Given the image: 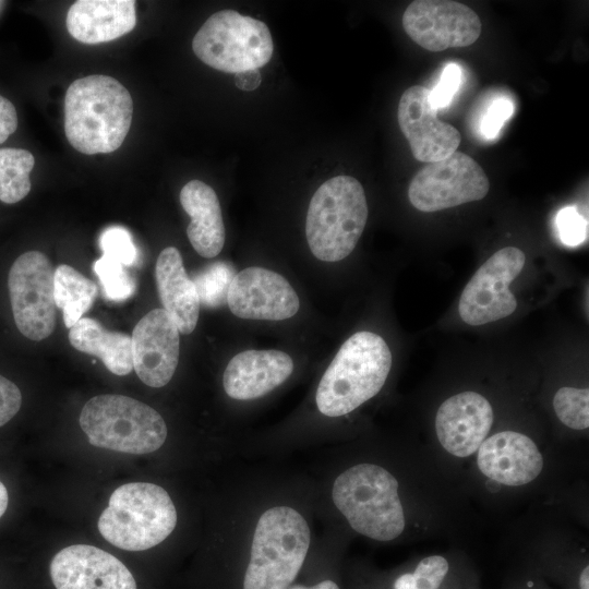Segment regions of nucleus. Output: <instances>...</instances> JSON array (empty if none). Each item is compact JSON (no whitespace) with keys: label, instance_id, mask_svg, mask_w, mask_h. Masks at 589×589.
<instances>
[{"label":"nucleus","instance_id":"obj_17","mask_svg":"<svg viewBox=\"0 0 589 589\" xmlns=\"http://www.w3.org/2000/svg\"><path fill=\"white\" fill-rule=\"evenodd\" d=\"M493 423V409L482 395L462 392L446 399L435 417L441 445L452 455L467 457L478 450Z\"/></svg>","mask_w":589,"mask_h":589},{"label":"nucleus","instance_id":"obj_9","mask_svg":"<svg viewBox=\"0 0 589 589\" xmlns=\"http://www.w3.org/2000/svg\"><path fill=\"white\" fill-rule=\"evenodd\" d=\"M55 271L39 251H27L12 264L8 288L20 333L35 341L49 337L56 326Z\"/></svg>","mask_w":589,"mask_h":589},{"label":"nucleus","instance_id":"obj_36","mask_svg":"<svg viewBox=\"0 0 589 589\" xmlns=\"http://www.w3.org/2000/svg\"><path fill=\"white\" fill-rule=\"evenodd\" d=\"M236 86L245 92H251L261 84V74L257 69L247 70L235 74Z\"/></svg>","mask_w":589,"mask_h":589},{"label":"nucleus","instance_id":"obj_20","mask_svg":"<svg viewBox=\"0 0 589 589\" xmlns=\"http://www.w3.org/2000/svg\"><path fill=\"white\" fill-rule=\"evenodd\" d=\"M65 25L83 44H99L130 33L136 25L133 0H79L69 9Z\"/></svg>","mask_w":589,"mask_h":589},{"label":"nucleus","instance_id":"obj_30","mask_svg":"<svg viewBox=\"0 0 589 589\" xmlns=\"http://www.w3.org/2000/svg\"><path fill=\"white\" fill-rule=\"evenodd\" d=\"M99 245L106 255L124 266H133L139 261V251L128 229L121 226L106 228L99 237Z\"/></svg>","mask_w":589,"mask_h":589},{"label":"nucleus","instance_id":"obj_16","mask_svg":"<svg viewBox=\"0 0 589 589\" xmlns=\"http://www.w3.org/2000/svg\"><path fill=\"white\" fill-rule=\"evenodd\" d=\"M49 570L56 589H136L128 567L93 545L74 544L60 550Z\"/></svg>","mask_w":589,"mask_h":589},{"label":"nucleus","instance_id":"obj_28","mask_svg":"<svg viewBox=\"0 0 589 589\" xmlns=\"http://www.w3.org/2000/svg\"><path fill=\"white\" fill-rule=\"evenodd\" d=\"M558 419L568 428L585 430L589 426L588 388L562 387L553 398Z\"/></svg>","mask_w":589,"mask_h":589},{"label":"nucleus","instance_id":"obj_29","mask_svg":"<svg viewBox=\"0 0 589 589\" xmlns=\"http://www.w3.org/2000/svg\"><path fill=\"white\" fill-rule=\"evenodd\" d=\"M448 568V562L443 556L424 557L412 573L396 578L393 589H438Z\"/></svg>","mask_w":589,"mask_h":589},{"label":"nucleus","instance_id":"obj_23","mask_svg":"<svg viewBox=\"0 0 589 589\" xmlns=\"http://www.w3.org/2000/svg\"><path fill=\"white\" fill-rule=\"evenodd\" d=\"M69 341L76 350L99 358L116 375L133 370L131 336L110 332L94 318L81 317L70 328Z\"/></svg>","mask_w":589,"mask_h":589},{"label":"nucleus","instance_id":"obj_21","mask_svg":"<svg viewBox=\"0 0 589 589\" xmlns=\"http://www.w3.org/2000/svg\"><path fill=\"white\" fill-rule=\"evenodd\" d=\"M155 277L163 309L180 333L191 334L197 324L201 303L177 248L168 247L159 253Z\"/></svg>","mask_w":589,"mask_h":589},{"label":"nucleus","instance_id":"obj_11","mask_svg":"<svg viewBox=\"0 0 589 589\" xmlns=\"http://www.w3.org/2000/svg\"><path fill=\"white\" fill-rule=\"evenodd\" d=\"M525 262V253L515 247L503 248L490 256L462 290L458 303L461 320L479 326L510 315L517 300L509 285L520 274Z\"/></svg>","mask_w":589,"mask_h":589},{"label":"nucleus","instance_id":"obj_27","mask_svg":"<svg viewBox=\"0 0 589 589\" xmlns=\"http://www.w3.org/2000/svg\"><path fill=\"white\" fill-rule=\"evenodd\" d=\"M104 289L105 297L115 302L129 299L135 292L134 278L121 263L103 255L93 265Z\"/></svg>","mask_w":589,"mask_h":589},{"label":"nucleus","instance_id":"obj_18","mask_svg":"<svg viewBox=\"0 0 589 589\" xmlns=\"http://www.w3.org/2000/svg\"><path fill=\"white\" fill-rule=\"evenodd\" d=\"M478 450L480 471L492 481L505 485L527 484L543 468V458L536 443L518 432L496 433L483 441Z\"/></svg>","mask_w":589,"mask_h":589},{"label":"nucleus","instance_id":"obj_31","mask_svg":"<svg viewBox=\"0 0 589 589\" xmlns=\"http://www.w3.org/2000/svg\"><path fill=\"white\" fill-rule=\"evenodd\" d=\"M556 226L561 241L576 247L587 238V221L575 206L562 208L556 216Z\"/></svg>","mask_w":589,"mask_h":589},{"label":"nucleus","instance_id":"obj_12","mask_svg":"<svg viewBox=\"0 0 589 589\" xmlns=\"http://www.w3.org/2000/svg\"><path fill=\"white\" fill-rule=\"evenodd\" d=\"M407 35L429 51L462 48L480 37L482 24L468 5L449 0H416L401 19Z\"/></svg>","mask_w":589,"mask_h":589},{"label":"nucleus","instance_id":"obj_33","mask_svg":"<svg viewBox=\"0 0 589 589\" xmlns=\"http://www.w3.org/2000/svg\"><path fill=\"white\" fill-rule=\"evenodd\" d=\"M514 113V105L507 98H497L489 106L481 121V133L486 139H495L506 120Z\"/></svg>","mask_w":589,"mask_h":589},{"label":"nucleus","instance_id":"obj_4","mask_svg":"<svg viewBox=\"0 0 589 589\" xmlns=\"http://www.w3.org/2000/svg\"><path fill=\"white\" fill-rule=\"evenodd\" d=\"M332 496L351 528L368 538L389 541L405 529L398 482L377 465L359 464L345 470L335 480Z\"/></svg>","mask_w":589,"mask_h":589},{"label":"nucleus","instance_id":"obj_38","mask_svg":"<svg viewBox=\"0 0 589 589\" xmlns=\"http://www.w3.org/2000/svg\"><path fill=\"white\" fill-rule=\"evenodd\" d=\"M9 503V495L5 485L0 481V518L7 510Z\"/></svg>","mask_w":589,"mask_h":589},{"label":"nucleus","instance_id":"obj_37","mask_svg":"<svg viewBox=\"0 0 589 589\" xmlns=\"http://www.w3.org/2000/svg\"><path fill=\"white\" fill-rule=\"evenodd\" d=\"M288 589H339L338 586L332 580L321 581L312 587H305L301 585L292 586Z\"/></svg>","mask_w":589,"mask_h":589},{"label":"nucleus","instance_id":"obj_32","mask_svg":"<svg viewBox=\"0 0 589 589\" xmlns=\"http://www.w3.org/2000/svg\"><path fill=\"white\" fill-rule=\"evenodd\" d=\"M461 76L459 65L449 63L444 68L437 85L430 91V100L437 110L449 105L459 88Z\"/></svg>","mask_w":589,"mask_h":589},{"label":"nucleus","instance_id":"obj_39","mask_svg":"<svg viewBox=\"0 0 589 589\" xmlns=\"http://www.w3.org/2000/svg\"><path fill=\"white\" fill-rule=\"evenodd\" d=\"M589 567L586 566L580 576H579V587L580 589H589Z\"/></svg>","mask_w":589,"mask_h":589},{"label":"nucleus","instance_id":"obj_15","mask_svg":"<svg viewBox=\"0 0 589 589\" xmlns=\"http://www.w3.org/2000/svg\"><path fill=\"white\" fill-rule=\"evenodd\" d=\"M179 329L164 309H154L135 325L132 339L133 369L149 387L159 388L172 378L180 352Z\"/></svg>","mask_w":589,"mask_h":589},{"label":"nucleus","instance_id":"obj_3","mask_svg":"<svg viewBox=\"0 0 589 589\" xmlns=\"http://www.w3.org/2000/svg\"><path fill=\"white\" fill-rule=\"evenodd\" d=\"M368 204L361 183L350 176L326 180L308 208L305 236L312 254L324 262L347 257L366 224Z\"/></svg>","mask_w":589,"mask_h":589},{"label":"nucleus","instance_id":"obj_13","mask_svg":"<svg viewBox=\"0 0 589 589\" xmlns=\"http://www.w3.org/2000/svg\"><path fill=\"white\" fill-rule=\"evenodd\" d=\"M399 128L413 157L423 163L442 160L457 151L461 135L452 124L437 117L430 100V91L421 85L407 88L398 104Z\"/></svg>","mask_w":589,"mask_h":589},{"label":"nucleus","instance_id":"obj_14","mask_svg":"<svg viewBox=\"0 0 589 589\" xmlns=\"http://www.w3.org/2000/svg\"><path fill=\"white\" fill-rule=\"evenodd\" d=\"M227 304L238 317L281 321L300 308L297 292L280 274L263 267H248L230 283Z\"/></svg>","mask_w":589,"mask_h":589},{"label":"nucleus","instance_id":"obj_1","mask_svg":"<svg viewBox=\"0 0 589 589\" xmlns=\"http://www.w3.org/2000/svg\"><path fill=\"white\" fill-rule=\"evenodd\" d=\"M132 116L129 91L111 76L94 74L77 79L65 92V136L83 154L118 149L130 130Z\"/></svg>","mask_w":589,"mask_h":589},{"label":"nucleus","instance_id":"obj_6","mask_svg":"<svg viewBox=\"0 0 589 589\" xmlns=\"http://www.w3.org/2000/svg\"><path fill=\"white\" fill-rule=\"evenodd\" d=\"M310 528L289 506L267 509L259 519L243 589H288L309 550Z\"/></svg>","mask_w":589,"mask_h":589},{"label":"nucleus","instance_id":"obj_24","mask_svg":"<svg viewBox=\"0 0 589 589\" xmlns=\"http://www.w3.org/2000/svg\"><path fill=\"white\" fill-rule=\"evenodd\" d=\"M56 306L62 310L63 322L71 328L93 305L97 286L73 267L61 264L55 269Z\"/></svg>","mask_w":589,"mask_h":589},{"label":"nucleus","instance_id":"obj_22","mask_svg":"<svg viewBox=\"0 0 589 589\" xmlns=\"http://www.w3.org/2000/svg\"><path fill=\"white\" fill-rule=\"evenodd\" d=\"M180 203L191 217L187 235L193 249L206 259L217 256L226 235L215 191L201 180H191L181 189Z\"/></svg>","mask_w":589,"mask_h":589},{"label":"nucleus","instance_id":"obj_35","mask_svg":"<svg viewBox=\"0 0 589 589\" xmlns=\"http://www.w3.org/2000/svg\"><path fill=\"white\" fill-rule=\"evenodd\" d=\"M17 113L13 104L0 95V144L15 132Z\"/></svg>","mask_w":589,"mask_h":589},{"label":"nucleus","instance_id":"obj_2","mask_svg":"<svg viewBox=\"0 0 589 589\" xmlns=\"http://www.w3.org/2000/svg\"><path fill=\"white\" fill-rule=\"evenodd\" d=\"M392 353L372 332H358L339 348L316 390V406L327 417L345 416L374 397L385 384Z\"/></svg>","mask_w":589,"mask_h":589},{"label":"nucleus","instance_id":"obj_7","mask_svg":"<svg viewBox=\"0 0 589 589\" xmlns=\"http://www.w3.org/2000/svg\"><path fill=\"white\" fill-rule=\"evenodd\" d=\"M80 426L93 446L127 454L153 453L167 437V425L154 408L123 395L91 398L82 408Z\"/></svg>","mask_w":589,"mask_h":589},{"label":"nucleus","instance_id":"obj_19","mask_svg":"<svg viewBox=\"0 0 589 589\" xmlns=\"http://www.w3.org/2000/svg\"><path fill=\"white\" fill-rule=\"evenodd\" d=\"M293 371L289 354L279 350H245L227 364L223 385L237 400L262 397L283 384Z\"/></svg>","mask_w":589,"mask_h":589},{"label":"nucleus","instance_id":"obj_10","mask_svg":"<svg viewBox=\"0 0 589 589\" xmlns=\"http://www.w3.org/2000/svg\"><path fill=\"white\" fill-rule=\"evenodd\" d=\"M490 182L481 166L469 155L454 152L429 163L412 178L408 197L412 206L425 213L482 200Z\"/></svg>","mask_w":589,"mask_h":589},{"label":"nucleus","instance_id":"obj_8","mask_svg":"<svg viewBox=\"0 0 589 589\" xmlns=\"http://www.w3.org/2000/svg\"><path fill=\"white\" fill-rule=\"evenodd\" d=\"M192 49L211 68L236 74L265 65L274 45L265 23L233 10H223L201 26Z\"/></svg>","mask_w":589,"mask_h":589},{"label":"nucleus","instance_id":"obj_26","mask_svg":"<svg viewBox=\"0 0 589 589\" xmlns=\"http://www.w3.org/2000/svg\"><path fill=\"white\" fill-rule=\"evenodd\" d=\"M236 274L235 266L227 262H214L197 271L191 279L200 303L208 308L226 304L228 289Z\"/></svg>","mask_w":589,"mask_h":589},{"label":"nucleus","instance_id":"obj_5","mask_svg":"<svg viewBox=\"0 0 589 589\" xmlns=\"http://www.w3.org/2000/svg\"><path fill=\"white\" fill-rule=\"evenodd\" d=\"M105 540L127 551H144L163 542L177 525V510L167 491L148 482L117 488L98 519Z\"/></svg>","mask_w":589,"mask_h":589},{"label":"nucleus","instance_id":"obj_34","mask_svg":"<svg viewBox=\"0 0 589 589\" xmlns=\"http://www.w3.org/2000/svg\"><path fill=\"white\" fill-rule=\"evenodd\" d=\"M21 405L20 388L0 374V426L7 424L19 412Z\"/></svg>","mask_w":589,"mask_h":589},{"label":"nucleus","instance_id":"obj_25","mask_svg":"<svg viewBox=\"0 0 589 589\" xmlns=\"http://www.w3.org/2000/svg\"><path fill=\"white\" fill-rule=\"evenodd\" d=\"M35 165L33 154L22 148H0V201L14 204L31 191L29 173Z\"/></svg>","mask_w":589,"mask_h":589}]
</instances>
